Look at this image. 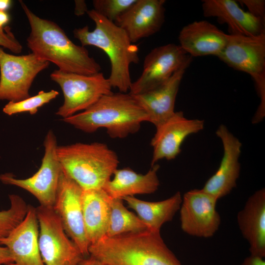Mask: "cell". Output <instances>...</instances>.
<instances>
[{
    "instance_id": "obj_1",
    "label": "cell",
    "mask_w": 265,
    "mask_h": 265,
    "mask_svg": "<svg viewBox=\"0 0 265 265\" xmlns=\"http://www.w3.org/2000/svg\"><path fill=\"white\" fill-rule=\"evenodd\" d=\"M19 2L30 25L27 44L32 53L63 72L85 75L100 72V65L84 47L74 44L58 25L39 17L22 0Z\"/></svg>"
},
{
    "instance_id": "obj_2",
    "label": "cell",
    "mask_w": 265,
    "mask_h": 265,
    "mask_svg": "<svg viewBox=\"0 0 265 265\" xmlns=\"http://www.w3.org/2000/svg\"><path fill=\"white\" fill-rule=\"evenodd\" d=\"M89 256L106 265H182L160 232L149 230L105 236L90 244Z\"/></svg>"
},
{
    "instance_id": "obj_3",
    "label": "cell",
    "mask_w": 265,
    "mask_h": 265,
    "mask_svg": "<svg viewBox=\"0 0 265 265\" xmlns=\"http://www.w3.org/2000/svg\"><path fill=\"white\" fill-rule=\"evenodd\" d=\"M95 24L91 31L87 26L76 28L74 37L83 47L93 46L103 50L108 56L111 65L108 78L112 87L120 92L128 93L132 83L130 67L139 62L138 48L133 44L126 31L94 9L86 13Z\"/></svg>"
},
{
    "instance_id": "obj_4",
    "label": "cell",
    "mask_w": 265,
    "mask_h": 265,
    "mask_svg": "<svg viewBox=\"0 0 265 265\" xmlns=\"http://www.w3.org/2000/svg\"><path fill=\"white\" fill-rule=\"evenodd\" d=\"M75 128L92 133L104 128L112 138H124L137 132L148 116L129 93L106 95L82 112L62 119Z\"/></svg>"
},
{
    "instance_id": "obj_5",
    "label": "cell",
    "mask_w": 265,
    "mask_h": 265,
    "mask_svg": "<svg viewBox=\"0 0 265 265\" xmlns=\"http://www.w3.org/2000/svg\"><path fill=\"white\" fill-rule=\"evenodd\" d=\"M56 153L62 171L82 190L104 188L119 163L116 152L101 142L58 146Z\"/></svg>"
},
{
    "instance_id": "obj_6",
    "label": "cell",
    "mask_w": 265,
    "mask_h": 265,
    "mask_svg": "<svg viewBox=\"0 0 265 265\" xmlns=\"http://www.w3.org/2000/svg\"><path fill=\"white\" fill-rule=\"evenodd\" d=\"M217 57L252 78L261 101L252 121L257 124L263 121L265 117V33L256 36L229 34Z\"/></svg>"
},
{
    "instance_id": "obj_7",
    "label": "cell",
    "mask_w": 265,
    "mask_h": 265,
    "mask_svg": "<svg viewBox=\"0 0 265 265\" xmlns=\"http://www.w3.org/2000/svg\"><path fill=\"white\" fill-rule=\"evenodd\" d=\"M50 77L63 92V103L56 112L62 119L87 109L101 97L112 92L108 79L101 72L85 75L57 69L51 73Z\"/></svg>"
},
{
    "instance_id": "obj_8",
    "label": "cell",
    "mask_w": 265,
    "mask_h": 265,
    "mask_svg": "<svg viewBox=\"0 0 265 265\" xmlns=\"http://www.w3.org/2000/svg\"><path fill=\"white\" fill-rule=\"evenodd\" d=\"M39 223V248L45 265H78L85 258L69 239L53 208H36Z\"/></svg>"
},
{
    "instance_id": "obj_9",
    "label": "cell",
    "mask_w": 265,
    "mask_h": 265,
    "mask_svg": "<svg viewBox=\"0 0 265 265\" xmlns=\"http://www.w3.org/2000/svg\"><path fill=\"white\" fill-rule=\"evenodd\" d=\"M44 146V154L41 166L34 175L20 179L7 173L0 175V181L3 184L15 186L30 192L41 206L53 208L62 168L57 156V140L52 130L45 136Z\"/></svg>"
},
{
    "instance_id": "obj_10",
    "label": "cell",
    "mask_w": 265,
    "mask_h": 265,
    "mask_svg": "<svg viewBox=\"0 0 265 265\" xmlns=\"http://www.w3.org/2000/svg\"><path fill=\"white\" fill-rule=\"evenodd\" d=\"M49 63L33 53L13 55L0 47V100L18 102L29 97L34 79Z\"/></svg>"
},
{
    "instance_id": "obj_11",
    "label": "cell",
    "mask_w": 265,
    "mask_h": 265,
    "mask_svg": "<svg viewBox=\"0 0 265 265\" xmlns=\"http://www.w3.org/2000/svg\"><path fill=\"white\" fill-rule=\"evenodd\" d=\"M192 57L180 46L168 44L152 50L145 56L139 77L132 82L129 91L132 95L153 89L167 81Z\"/></svg>"
},
{
    "instance_id": "obj_12",
    "label": "cell",
    "mask_w": 265,
    "mask_h": 265,
    "mask_svg": "<svg viewBox=\"0 0 265 265\" xmlns=\"http://www.w3.org/2000/svg\"><path fill=\"white\" fill-rule=\"evenodd\" d=\"M82 189L62 170L57 189L54 211L59 217L66 234L83 257L89 256L81 203Z\"/></svg>"
},
{
    "instance_id": "obj_13",
    "label": "cell",
    "mask_w": 265,
    "mask_h": 265,
    "mask_svg": "<svg viewBox=\"0 0 265 265\" xmlns=\"http://www.w3.org/2000/svg\"><path fill=\"white\" fill-rule=\"evenodd\" d=\"M217 200L202 188L184 194L179 210L182 230L193 237L213 236L221 223L220 216L216 209Z\"/></svg>"
},
{
    "instance_id": "obj_14",
    "label": "cell",
    "mask_w": 265,
    "mask_h": 265,
    "mask_svg": "<svg viewBox=\"0 0 265 265\" xmlns=\"http://www.w3.org/2000/svg\"><path fill=\"white\" fill-rule=\"evenodd\" d=\"M204 121L188 119L182 111L175 112L167 121L156 127V132L151 141L153 147L151 166L162 159L169 160L181 153L184 140L189 135L204 129Z\"/></svg>"
},
{
    "instance_id": "obj_15",
    "label": "cell",
    "mask_w": 265,
    "mask_h": 265,
    "mask_svg": "<svg viewBox=\"0 0 265 265\" xmlns=\"http://www.w3.org/2000/svg\"><path fill=\"white\" fill-rule=\"evenodd\" d=\"M215 133L222 141L223 156L218 168L208 180L202 189L218 200L236 186L240 174L238 159L242 144L224 125H220Z\"/></svg>"
},
{
    "instance_id": "obj_16",
    "label": "cell",
    "mask_w": 265,
    "mask_h": 265,
    "mask_svg": "<svg viewBox=\"0 0 265 265\" xmlns=\"http://www.w3.org/2000/svg\"><path fill=\"white\" fill-rule=\"evenodd\" d=\"M39 232L36 208L28 205L22 222L7 237L0 238V245L6 247L12 256L10 265H45L39 248Z\"/></svg>"
},
{
    "instance_id": "obj_17",
    "label": "cell",
    "mask_w": 265,
    "mask_h": 265,
    "mask_svg": "<svg viewBox=\"0 0 265 265\" xmlns=\"http://www.w3.org/2000/svg\"><path fill=\"white\" fill-rule=\"evenodd\" d=\"M164 0H136L114 23L133 43L158 32L165 20Z\"/></svg>"
},
{
    "instance_id": "obj_18",
    "label": "cell",
    "mask_w": 265,
    "mask_h": 265,
    "mask_svg": "<svg viewBox=\"0 0 265 265\" xmlns=\"http://www.w3.org/2000/svg\"><path fill=\"white\" fill-rule=\"evenodd\" d=\"M190 63H186L159 86L145 92L132 95L147 114L148 122L153 124L156 128L175 113V103L179 88Z\"/></svg>"
},
{
    "instance_id": "obj_19",
    "label": "cell",
    "mask_w": 265,
    "mask_h": 265,
    "mask_svg": "<svg viewBox=\"0 0 265 265\" xmlns=\"http://www.w3.org/2000/svg\"><path fill=\"white\" fill-rule=\"evenodd\" d=\"M228 34L206 20L184 26L178 39L180 46L191 57L217 56L226 45Z\"/></svg>"
},
{
    "instance_id": "obj_20",
    "label": "cell",
    "mask_w": 265,
    "mask_h": 265,
    "mask_svg": "<svg viewBox=\"0 0 265 265\" xmlns=\"http://www.w3.org/2000/svg\"><path fill=\"white\" fill-rule=\"evenodd\" d=\"M204 16L226 24L232 34L256 36L265 33V21L242 9L233 0H204Z\"/></svg>"
},
{
    "instance_id": "obj_21",
    "label": "cell",
    "mask_w": 265,
    "mask_h": 265,
    "mask_svg": "<svg viewBox=\"0 0 265 265\" xmlns=\"http://www.w3.org/2000/svg\"><path fill=\"white\" fill-rule=\"evenodd\" d=\"M239 230L249 244L251 255L265 257V189L250 196L237 215Z\"/></svg>"
},
{
    "instance_id": "obj_22",
    "label": "cell",
    "mask_w": 265,
    "mask_h": 265,
    "mask_svg": "<svg viewBox=\"0 0 265 265\" xmlns=\"http://www.w3.org/2000/svg\"><path fill=\"white\" fill-rule=\"evenodd\" d=\"M111 199L103 188L82 190L83 221L90 244L106 236Z\"/></svg>"
},
{
    "instance_id": "obj_23",
    "label": "cell",
    "mask_w": 265,
    "mask_h": 265,
    "mask_svg": "<svg viewBox=\"0 0 265 265\" xmlns=\"http://www.w3.org/2000/svg\"><path fill=\"white\" fill-rule=\"evenodd\" d=\"M159 164H155L145 174H138L129 167L117 169L113 178L110 180L104 189L112 198L123 199L135 194H150L159 188Z\"/></svg>"
},
{
    "instance_id": "obj_24",
    "label": "cell",
    "mask_w": 265,
    "mask_h": 265,
    "mask_svg": "<svg viewBox=\"0 0 265 265\" xmlns=\"http://www.w3.org/2000/svg\"><path fill=\"white\" fill-rule=\"evenodd\" d=\"M122 199L136 212L148 230L158 232H160L163 224L172 220L180 210L182 202L179 191L168 199L158 202L145 201L133 196L125 197Z\"/></svg>"
},
{
    "instance_id": "obj_25",
    "label": "cell",
    "mask_w": 265,
    "mask_h": 265,
    "mask_svg": "<svg viewBox=\"0 0 265 265\" xmlns=\"http://www.w3.org/2000/svg\"><path fill=\"white\" fill-rule=\"evenodd\" d=\"M148 230L144 222L124 206L123 199L112 198L110 203V213L106 236L142 232Z\"/></svg>"
},
{
    "instance_id": "obj_26",
    "label": "cell",
    "mask_w": 265,
    "mask_h": 265,
    "mask_svg": "<svg viewBox=\"0 0 265 265\" xmlns=\"http://www.w3.org/2000/svg\"><path fill=\"white\" fill-rule=\"evenodd\" d=\"M10 207L0 212V238L7 237L26 216L28 205L25 200L16 194L9 195Z\"/></svg>"
},
{
    "instance_id": "obj_27",
    "label": "cell",
    "mask_w": 265,
    "mask_h": 265,
    "mask_svg": "<svg viewBox=\"0 0 265 265\" xmlns=\"http://www.w3.org/2000/svg\"><path fill=\"white\" fill-rule=\"evenodd\" d=\"M59 92L54 90L48 92L41 90L33 96L18 102H9L3 108V112L8 115L27 112L31 115L36 113L38 108L55 98Z\"/></svg>"
},
{
    "instance_id": "obj_28",
    "label": "cell",
    "mask_w": 265,
    "mask_h": 265,
    "mask_svg": "<svg viewBox=\"0 0 265 265\" xmlns=\"http://www.w3.org/2000/svg\"><path fill=\"white\" fill-rule=\"evenodd\" d=\"M136 0H94V10L99 14L115 23Z\"/></svg>"
},
{
    "instance_id": "obj_29",
    "label": "cell",
    "mask_w": 265,
    "mask_h": 265,
    "mask_svg": "<svg viewBox=\"0 0 265 265\" xmlns=\"http://www.w3.org/2000/svg\"><path fill=\"white\" fill-rule=\"evenodd\" d=\"M0 46L15 53H20L23 50L22 45L15 37L9 27H5V29L0 28Z\"/></svg>"
},
{
    "instance_id": "obj_30",
    "label": "cell",
    "mask_w": 265,
    "mask_h": 265,
    "mask_svg": "<svg viewBox=\"0 0 265 265\" xmlns=\"http://www.w3.org/2000/svg\"><path fill=\"white\" fill-rule=\"evenodd\" d=\"M240 3L245 5L248 11L253 16L265 21V1L264 0H240Z\"/></svg>"
},
{
    "instance_id": "obj_31",
    "label": "cell",
    "mask_w": 265,
    "mask_h": 265,
    "mask_svg": "<svg viewBox=\"0 0 265 265\" xmlns=\"http://www.w3.org/2000/svg\"><path fill=\"white\" fill-rule=\"evenodd\" d=\"M13 259L9 249L5 246H0V265H10Z\"/></svg>"
},
{
    "instance_id": "obj_32",
    "label": "cell",
    "mask_w": 265,
    "mask_h": 265,
    "mask_svg": "<svg viewBox=\"0 0 265 265\" xmlns=\"http://www.w3.org/2000/svg\"><path fill=\"white\" fill-rule=\"evenodd\" d=\"M240 265H265V261L264 257L250 254Z\"/></svg>"
},
{
    "instance_id": "obj_33",
    "label": "cell",
    "mask_w": 265,
    "mask_h": 265,
    "mask_svg": "<svg viewBox=\"0 0 265 265\" xmlns=\"http://www.w3.org/2000/svg\"><path fill=\"white\" fill-rule=\"evenodd\" d=\"M75 14L77 16L84 14L88 11L87 6L84 0H75Z\"/></svg>"
},
{
    "instance_id": "obj_34",
    "label": "cell",
    "mask_w": 265,
    "mask_h": 265,
    "mask_svg": "<svg viewBox=\"0 0 265 265\" xmlns=\"http://www.w3.org/2000/svg\"><path fill=\"white\" fill-rule=\"evenodd\" d=\"M78 265H106L95 258L90 256L84 258Z\"/></svg>"
},
{
    "instance_id": "obj_35",
    "label": "cell",
    "mask_w": 265,
    "mask_h": 265,
    "mask_svg": "<svg viewBox=\"0 0 265 265\" xmlns=\"http://www.w3.org/2000/svg\"><path fill=\"white\" fill-rule=\"evenodd\" d=\"M10 17L6 11H0V28H3V26L9 21Z\"/></svg>"
},
{
    "instance_id": "obj_36",
    "label": "cell",
    "mask_w": 265,
    "mask_h": 265,
    "mask_svg": "<svg viewBox=\"0 0 265 265\" xmlns=\"http://www.w3.org/2000/svg\"><path fill=\"white\" fill-rule=\"evenodd\" d=\"M11 3L10 0H0V11H6L11 6Z\"/></svg>"
}]
</instances>
